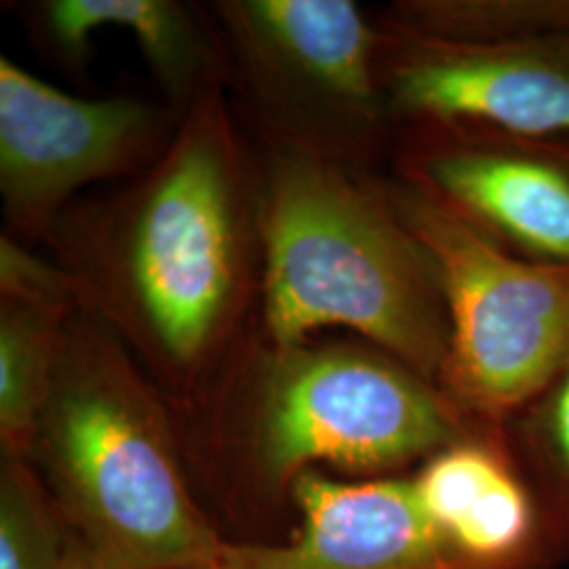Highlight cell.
Segmentation results:
<instances>
[{
  "label": "cell",
  "mask_w": 569,
  "mask_h": 569,
  "mask_svg": "<svg viewBox=\"0 0 569 569\" xmlns=\"http://www.w3.org/2000/svg\"><path fill=\"white\" fill-rule=\"evenodd\" d=\"M407 183L512 256L569 268V138L420 122Z\"/></svg>",
  "instance_id": "cell-6"
},
{
  "label": "cell",
  "mask_w": 569,
  "mask_h": 569,
  "mask_svg": "<svg viewBox=\"0 0 569 569\" xmlns=\"http://www.w3.org/2000/svg\"><path fill=\"white\" fill-rule=\"evenodd\" d=\"M302 528L287 545H224L218 569H462L422 509L413 479L340 483L306 470Z\"/></svg>",
  "instance_id": "cell-9"
},
{
  "label": "cell",
  "mask_w": 569,
  "mask_h": 569,
  "mask_svg": "<svg viewBox=\"0 0 569 569\" xmlns=\"http://www.w3.org/2000/svg\"><path fill=\"white\" fill-rule=\"evenodd\" d=\"M70 545L30 468L9 456L0 475V569H63Z\"/></svg>",
  "instance_id": "cell-16"
},
{
  "label": "cell",
  "mask_w": 569,
  "mask_h": 569,
  "mask_svg": "<svg viewBox=\"0 0 569 569\" xmlns=\"http://www.w3.org/2000/svg\"><path fill=\"white\" fill-rule=\"evenodd\" d=\"M58 277L2 244L0 315V435L9 456L21 458L41 425L60 359Z\"/></svg>",
  "instance_id": "cell-12"
},
{
  "label": "cell",
  "mask_w": 569,
  "mask_h": 569,
  "mask_svg": "<svg viewBox=\"0 0 569 569\" xmlns=\"http://www.w3.org/2000/svg\"><path fill=\"white\" fill-rule=\"evenodd\" d=\"M44 23L53 42L79 56L93 32L129 30L169 87L182 89L201 66V44L180 4L167 0H56L44 4Z\"/></svg>",
  "instance_id": "cell-13"
},
{
  "label": "cell",
  "mask_w": 569,
  "mask_h": 569,
  "mask_svg": "<svg viewBox=\"0 0 569 569\" xmlns=\"http://www.w3.org/2000/svg\"><path fill=\"white\" fill-rule=\"evenodd\" d=\"M230 20L258 61L284 84L371 119L380 108V41L348 0H247Z\"/></svg>",
  "instance_id": "cell-11"
},
{
  "label": "cell",
  "mask_w": 569,
  "mask_h": 569,
  "mask_svg": "<svg viewBox=\"0 0 569 569\" xmlns=\"http://www.w3.org/2000/svg\"><path fill=\"white\" fill-rule=\"evenodd\" d=\"M397 30L458 44H502L569 34V0H411Z\"/></svg>",
  "instance_id": "cell-15"
},
{
  "label": "cell",
  "mask_w": 569,
  "mask_h": 569,
  "mask_svg": "<svg viewBox=\"0 0 569 569\" xmlns=\"http://www.w3.org/2000/svg\"><path fill=\"white\" fill-rule=\"evenodd\" d=\"M228 148L192 122L169 150L131 218L127 274L164 352L194 361L222 326L237 281V218Z\"/></svg>",
  "instance_id": "cell-5"
},
{
  "label": "cell",
  "mask_w": 569,
  "mask_h": 569,
  "mask_svg": "<svg viewBox=\"0 0 569 569\" xmlns=\"http://www.w3.org/2000/svg\"><path fill=\"white\" fill-rule=\"evenodd\" d=\"M63 569H106L103 568L102 561L87 549L84 542H72L70 545V552H68V559H66V566Z\"/></svg>",
  "instance_id": "cell-17"
},
{
  "label": "cell",
  "mask_w": 569,
  "mask_h": 569,
  "mask_svg": "<svg viewBox=\"0 0 569 569\" xmlns=\"http://www.w3.org/2000/svg\"><path fill=\"white\" fill-rule=\"evenodd\" d=\"M199 569H218V568H199Z\"/></svg>",
  "instance_id": "cell-18"
},
{
  "label": "cell",
  "mask_w": 569,
  "mask_h": 569,
  "mask_svg": "<svg viewBox=\"0 0 569 569\" xmlns=\"http://www.w3.org/2000/svg\"><path fill=\"white\" fill-rule=\"evenodd\" d=\"M157 129L142 103L79 100L0 61V186L7 213L41 222L70 192L133 163Z\"/></svg>",
  "instance_id": "cell-8"
},
{
  "label": "cell",
  "mask_w": 569,
  "mask_h": 569,
  "mask_svg": "<svg viewBox=\"0 0 569 569\" xmlns=\"http://www.w3.org/2000/svg\"><path fill=\"white\" fill-rule=\"evenodd\" d=\"M413 488L462 569H531L552 557L542 512L502 430L435 453Z\"/></svg>",
  "instance_id": "cell-10"
},
{
  "label": "cell",
  "mask_w": 569,
  "mask_h": 569,
  "mask_svg": "<svg viewBox=\"0 0 569 569\" xmlns=\"http://www.w3.org/2000/svg\"><path fill=\"white\" fill-rule=\"evenodd\" d=\"M387 197L448 306L437 385L470 422L502 430L569 361V268L512 256L413 183Z\"/></svg>",
  "instance_id": "cell-3"
},
{
  "label": "cell",
  "mask_w": 569,
  "mask_h": 569,
  "mask_svg": "<svg viewBox=\"0 0 569 569\" xmlns=\"http://www.w3.org/2000/svg\"><path fill=\"white\" fill-rule=\"evenodd\" d=\"M37 439L103 568L218 566L224 542L192 502L157 407L100 336L61 345Z\"/></svg>",
  "instance_id": "cell-2"
},
{
  "label": "cell",
  "mask_w": 569,
  "mask_h": 569,
  "mask_svg": "<svg viewBox=\"0 0 569 569\" xmlns=\"http://www.w3.org/2000/svg\"><path fill=\"white\" fill-rule=\"evenodd\" d=\"M264 380L258 449L277 481L312 462L382 472L489 432L380 348H281Z\"/></svg>",
  "instance_id": "cell-4"
},
{
  "label": "cell",
  "mask_w": 569,
  "mask_h": 569,
  "mask_svg": "<svg viewBox=\"0 0 569 569\" xmlns=\"http://www.w3.org/2000/svg\"><path fill=\"white\" fill-rule=\"evenodd\" d=\"M542 512L552 557H569V361L502 428Z\"/></svg>",
  "instance_id": "cell-14"
},
{
  "label": "cell",
  "mask_w": 569,
  "mask_h": 569,
  "mask_svg": "<svg viewBox=\"0 0 569 569\" xmlns=\"http://www.w3.org/2000/svg\"><path fill=\"white\" fill-rule=\"evenodd\" d=\"M264 228L266 326L277 345L348 327L439 382L449 348L443 289L387 194L287 157L270 180Z\"/></svg>",
  "instance_id": "cell-1"
},
{
  "label": "cell",
  "mask_w": 569,
  "mask_h": 569,
  "mask_svg": "<svg viewBox=\"0 0 569 569\" xmlns=\"http://www.w3.org/2000/svg\"><path fill=\"white\" fill-rule=\"evenodd\" d=\"M387 42L385 81L407 119L569 138V34L458 44L397 30Z\"/></svg>",
  "instance_id": "cell-7"
}]
</instances>
